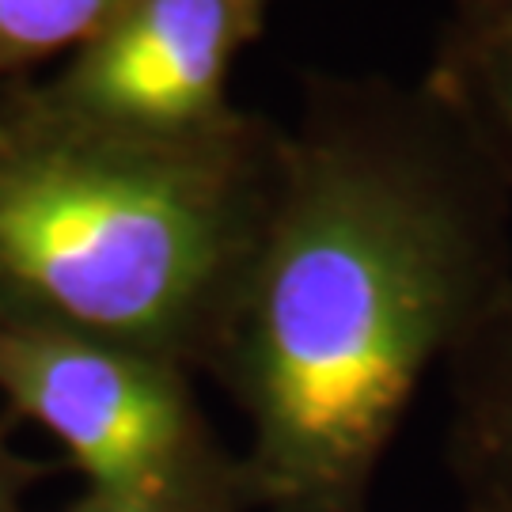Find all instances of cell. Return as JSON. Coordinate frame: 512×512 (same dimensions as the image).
Wrapping results in <instances>:
<instances>
[{"label":"cell","instance_id":"obj_4","mask_svg":"<svg viewBox=\"0 0 512 512\" xmlns=\"http://www.w3.org/2000/svg\"><path fill=\"white\" fill-rule=\"evenodd\" d=\"M251 0H126L69 65L35 84L50 107L95 126L186 137L232 122V69L262 35Z\"/></svg>","mask_w":512,"mask_h":512},{"label":"cell","instance_id":"obj_1","mask_svg":"<svg viewBox=\"0 0 512 512\" xmlns=\"http://www.w3.org/2000/svg\"><path fill=\"white\" fill-rule=\"evenodd\" d=\"M512 190L425 84L311 80L209 376L247 512H368L406 406L512 289Z\"/></svg>","mask_w":512,"mask_h":512},{"label":"cell","instance_id":"obj_2","mask_svg":"<svg viewBox=\"0 0 512 512\" xmlns=\"http://www.w3.org/2000/svg\"><path fill=\"white\" fill-rule=\"evenodd\" d=\"M285 133L239 110L186 137L95 126L0 84V327L209 372L274 205Z\"/></svg>","mask_w":512,"mask_h":512},{"label":"cell","instance_id":"obj_5","mask_svg":"<svg viewBox=\"0 0 512 512\" xmlns=\"http://www.w3.org/2000/svg\"><path fill=\"white\" fill-rule=\"evenodd\" d=\"M452 463L471 512H512V289L456 357Z\"/></svg>","mask_w":512,"mask_h":512},{"label":"cell","instance_id":"obj_7","mask_svg":"<svg viewBox=\"0 0 512 512\" xmlns=\"http://www.w3.org/2000/svg\"><path fill=\"white\" fill-rule=\"evenodd\" d=\"M126 0H0V84H12L46 57L76 54Z\"/></svg>","mask_w":512,"mask_h":512},{"label":"cell","instance_id":"obj_11","mask_svg":"<svg viewBox=\"0 0 512 512\" xmlns=\"http://www.w3.org/2000/svg\"><path fill=\"white\" fill-rule=\"evenodd\" d=\"M251 4H255V8H262V12H266V0H251Z\"/></svg>","mask_w":512,"mask_h":512},{"label":"cell","instance_id":"obj_9","mask_svg":"<svg viewBox=\"0 0 512 512\" xmlns=\"http://www.w3.org/2000/svg\"><path fill=\"white\" fill-rule=\"evenodd\" d=\"M8 429H12V421H0V512H23V497L54 467L16 452L8 440Z\"/></svg>","mask_w":512,"mask_h":512},{"label":"cell","instance_id":"obj_10","mask_svg":"<svg viewBox=\"0 0 512 512\" xmlns=\"http://www.w3.org/2000/svg\"><path fill=\"white\" fill-rule=\"evenodd\" d=\"M459 12H471V8H497V4H512V0H456Z\"/></svg>","mask_w":512,"mask_h":512},{"label":"cell","instance_id":"obj_8","mask_svg":"<svg viewBox=\"0 0 512 512\" xmlns=\"http://www.w3.org/2000/svg\"><path fill=\"white\" fill-rule=\"evenodd\" d=\"M61 512H247L236 494L209 497H99L80 494Z\"/></svg>","mask_w":512,"mask_h":512},{"label":"cell","instance_id":"obj_3","mask_svg":"<svg viewBox=\"0 0 512 512\" xmlns=\"http://www.w3.org/2000/svg\"><path fill=\"white\" fill-rule=\"evenodd\" d=\"M0 395L65 448L84 494L243 501L236 456L183 365L61 330L0 327Z\"/></svg>","mask_w":512,"mask_h":512},{"label":"cell","instance_id":"obj_6","mask_svg":"<svg viewBox=\"0 0 512 512\" xmlns=\"http://www.w3.org/2000/svg\"><path fill=\"white\" fill-rule=\"evenodd\" d=\"M421 84L512 190V4L459 12Z\"/></svg>","mask_w":512,"mask_h":512}]
</instances>
